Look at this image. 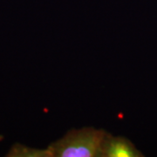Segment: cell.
Here are the masks:
<instances>
[{"mask_svg":"<svg viewBox=\"0 0 157 157\" xmlns=\"http://www.w3.org/2000/svg\"><path fill=\"white\" fill-rule=\"evenodd\" d=\"M107 135L104 130L93 128L73 130L46 149L39 150L14 145L7 156L102 157V148Z\"/></svg>","mask_w":157,"mask_h":157,"instance_id":"cell-1","label":"cell"},{"mask_svg":"<svg viewBox=\"0 0 157 157\" xmlns=\"http://www.w3.org/2000/svg\"><path fill=\"white\" fill-rule=\"evenodd\" d=\"M143 156L134 144L123 137H114L107 134L105 139L102 157H139Z\"/></svg>","mask_w":157,"mask_h":157,"instance_id":"cell-2","label":"cell"},{"mask_svg":"<svg viewBox=\"0 0 157 157\" xmlns=\"http://www.w3.org/2000/svg\"><path fill=\"white\" fill-rule=\"evenodd\" d=\"M2 140H3V136H2V135H0V141H1Z\"/></svg>","mask_w":157,"mask_h":157,"instance_id":"cell-3","label":"cell"}]
</instances>
